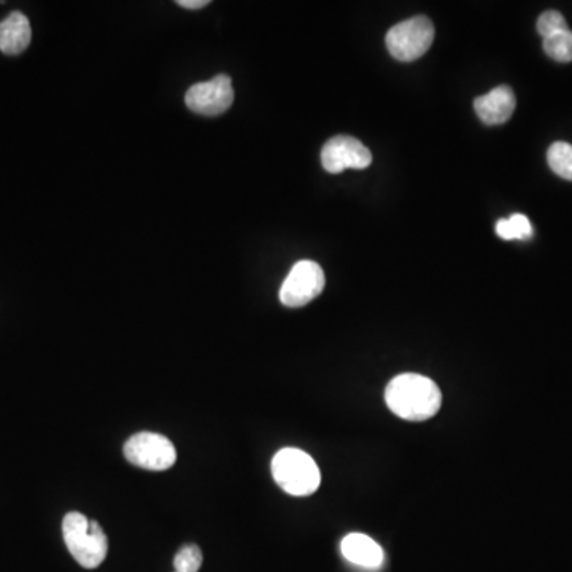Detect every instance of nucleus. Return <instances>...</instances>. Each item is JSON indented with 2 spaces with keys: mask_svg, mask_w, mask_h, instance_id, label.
Instances as JSON below:
<instances>
[{
  "mask_svg": "<svg viewBox=\"0 0 572 572\" xmlns=\"http://www.w3.org/2000/svg\"><path fill=\"white\" fill-rule=\"evenodd\" d=\"M385 402L396 417L407 422H425L441 409V388L425 375L401 374L388 383Z\"/></svg>",
  "mask_w": 572,
  "mask_h": 572,
  "instance_id": "obj_1",
  "label": "nucleus"
},
{
  "mask_svg": "<svg viewBox=\"0 0 572 572\" xmlns=\"http://www.w3.org/2000/svg\"><path fill=\"white\" fill-rule=\"evenodd\" d=\"M62 536L70 555L83 568H99L107 558L109 553L107 534L96 520H91L80 512H69L64 517Z\"/></svg>",
  "mask_w": 572,
  "mask_h": 572,
  "instance_id": "obj_2",
  "label": "nucleus"
},
{
  "mask_svg": "<svg viewBox=\"0 0 572 572\" xmlns=\"http://www.w3.org/2000/svg\"><path fill=\"white\" fill-rule=\"evenodd\" d=\"M275 482L291 496L314 495L320 488L321 472L314 458L299 449H283L272 460Z\"/></svg>",
  "mask_w": 572,
  "mask_h": 572,
  "instance_id": "obj_3",
  "label": "nucleus"
},
{
  "mask_svg": "<svg viewBox=\"0 0 572 572\" xmlns=\"http://www.w3.org/2000/svg\"><path fill=\"white\" fill-rule=\"evenodd\" d=\"M434 42V26L426 16H414L391 28L387 48L393 58L402 62L422 58Z\"/></svg>",
  "mask_w": 572,
  "mask_h": 572,
  "instance_id": "obj_4",
  "label": "nucleus"
},
{
  "mask_svg": "<svg viewBox=\"0 0 572 572\" xmlns=\"http://www.w3.org/2000/svg\"><path fill=\"white\" fill-rule=\"evenodd\" d=\"M124 457L137 468L166 471L177 461V450L166 436L158 433L134 434L124 444Z\"/></svg>",
  "mask_w": 572,
  "mask_h": 572,
  "instance_id": "obj_5",
  "label": "nucleus"
},
{
  "mask_svg": "<svg viewBox=\"0 0 572 572\" xmlns=\"http://www.w3.org/2000/svg\"><path fill=\"white\" fill-rule=\"evenodd\" d=\"M325 272L315 261H299L294 264L290 274L280 288V301L283 306L298 309L320 296L325 288Z\"/></svg>",
  "mask_w": 572,
  "mask_h": 572,
  "instance_id": "obj_6",
  "label": "nucleus"
},
{
  "mask_svg": "<svg viewBox=\"0 0 572 572\" xmlns=\"http://www.w3.org/2000/svg\"><path fill=\"white\" fill-rule=\"evenodd\" d=\"M186 107L204 116L225 113L234 102V89L228 75H218L209 82L196 83L186 91Z\"/></svg>",
  "mask_w": 572,
  "mask_h": 572,
  "instance_id": "obj_7",
  "label": "nucleus"
},
{
  "mask_svg": "<svg viewBox=\"0 0 572 572\" xmlns=\"http://www.w3.org/2000/svg\"><path fill=\"white\" fill-rule=\"evenodd\" d=\"M371 163V151L355 137H333L321 150V164L329 174H341L347 169L361 171L371 166Z\"/></svg>",
  "mask_w": 572,
  "mask_h": 572,
  "instance_id": "obj_8",
  "label": "nucleus"
},
{
  "mask_svg": "<svg viewBox=\"0 0 572 572\" xmlns=\"http://www.w3.org/2000/svg\"><path fill=\"white\" fill-rule=\"evenodd\" d=\"M515 105L517 101H515L514 91L506 85L491 89L490 93L477 97L474 101L477 116L488 126L509 121V118L514 115Z\"/></svg>",
  "mask_w": 572,
  "mask_h": 572,
  "instance_id": "obj_9",
  "label": "nucleus"
},
{
  "mask_svg": "<svg viewBox=\"0 0 572 572\" xmlns=\"http://www.w3.org/2000/svg\"><path fill=\"white\" fill-rule=\"evenodd\" d=\"M341 550L345 560L363 568H380L385 561L382 547L366 534H347L342 539Z\"/></svg>",
  "mask_w": 572,
  "mask_h": 572,
  "instance_id": "obj_10",
  "label": "nucleus"
},
{
  "mask_svg": "<svg viewBox=\"0 0 572 572\" xmlns=\"http://www.w3.org/2000/svg\"><path fill=\"white\" fill-rule=\"evenodd\" d=\"M31 40V23L23 13H10L4 21H0V51L5 55H21Z\"/></svg>",
  "mask_w": 572,
  "mask_h": 572,
  "instance_id": "obj_11",
  "label": "nucleus"
},
{
  "mask_svg": "<svg viewBox=\"0 0 572 572\" xmlns=\"http://www.w3.org/2000/svg\"><path fill=\"white\" fill-rule=\"evenodd\" d=\"M496 232L504 240H526L533 236V226L522 213H515L511 218H503L496 223Z\"/></svg>",
  "mask_w": 572,
  "mask_h": 572,
  "instance_id": "obj_12",
  "label": "nucleus"
},
{
  "mask_svg": "<svg viewBox=\"0 0 572 572\" xmlns=\"http://www.w3.org/2000/svg\"><path fill=\"white\" fill-rule=\"evenodd\" d=\"M550 169L561 178L572 182V145L555 142L547 151Z\"/></svg>",
  "mask_w": 572,
  "mask_h": 572,
  "instance_id": "obj_13",
  "label": "nucleus"
},
{
  "mask_svg": "<svg viewBox=\"0 0 572 572\" xmlns=\"http://www.w3.org/2000/svg\"><path fill=\"white\" fill-rule=\"evenodd\" d=\"M544 51L547 56L558 62L572 61V32H555L544 39Z\"/></svg>",
  "mask_w": 572,
  "mask_h": 572,
  "instance_id": "obj_14",
  "label": "nucleus"
},
{
  "mask_svg": "<svg viewBox=\"0 0 572 572\" xmlns=\"http://www.w3.org/2000/svg\"><path fill=\"white\" fill-rule=\"evenodd\" d=\"M202 561H204V555H202V550L199 549L198 545H183L182 549L175 553V572H199Z\"/></svg>",
  "mask_w": 572,
  "mask_h": 572,
  "instance_id": "obj_15",
  "label": "nucleus"
},
{
  "mask_svg": "<svg viewBox=\"0 0 572 572\" xmlns=\"http://www.w3.org/2000/svg\"><path fill=\"white\" fill-rule=\"evenodd\" d=\"M568 23H566L565 16L561 15L557 10H549V12L542 13L538 20V32L542 37H549L555 32L568 31Z\"/></svg>",
  "mask_w": 572,
  "mask_h": 572,
  "instance_id": "obj_16",
  "label": "nucleus"
},
{
  "mask_svg": "<svg viewBox=\"0 0 572 572\" xmlns=\"http://www.w3.org/2000/svg\"><path fill=\"white\" fill-rule=\"evenodd\" d=\"M178 7L188 8V10H199V8L207 7L209 0H178Z\"/></svg>",
  "mask_w": 572,
  "mask_h": 572,
  "instance_id": "obj_17",
  "label": "nucleus"
}]
</instances>
